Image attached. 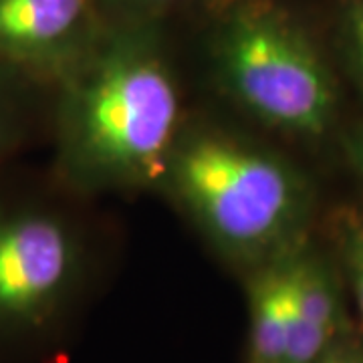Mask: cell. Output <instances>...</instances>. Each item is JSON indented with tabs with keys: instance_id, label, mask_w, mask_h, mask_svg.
Wrapping results in <instances>:
<instances>
[{
	"instance_id": "cell-11",
	"label": "cell",
	"mask_w": 363,
	"mask_h": 363,
	"mask_svg": "<svg viewBox=\"0 0 363 363\" xmlns=\"http://www.w3.org/2000/svg\"><path fill=\"white\" fill-rule=\"evenodd\" d=\"M350 150H351V156H353V160H355V166L362 169V174H363V125L353 131Z\"/></svg>"
},
{
	"instance_id": "cell-5",
	"label": "cell",
	"mask_w": 363,
	"mask_h": 363,
	"mask_svg": "<svg viewBox=\"0 0 363 363\" xmlns=\"http://www.w3.org/2000/svg\"><path fill=\"white\" fill-rule=\"evenodd\" d=\"M347 331H351V323L341 271L305 242L295 255V307L289 363H319Z\"/></svg>"
},
{
	"instance_id": "cell-12",
	"label": "cell",
	"mask_w": 363,
	"mask_h": 363,
	"mask_svg": "<svg viewBox=\"0 0 363 363\" xmlns=\"http://www.w3.org/2000/svg\"><path fill=\"white\" fill-rule=\"evenodd\" d=\"M2 143H4V123L0 119V150H2Z\"/></svg>"
},
{
	"instance_id": "cell-8",
	"label": "cell",
	"mask_w": 363,
	"mask_h": 363,
	"mask_svg": "<svg viewBox=\"0 0 363 363\" xmlns=\"http://www.w3.org/2000/svg\"><path fill=\"white\" fill-rule=\"evenodd\" d=\"M339 271L363 327V216L351 212L339 224Z\"/></svg>"
},
{
	"instance_id": "cell-7",
	"label": "cell",
	"mask_w": 363,
	"mask_h": 363,
	"mask_svg": "<svg viewBox=\"0 0 363 363\" xmlns=\"http://www.w3.org/2000/svg\"><path fill=\"white\" fill-rule=\"evenodd\" d=\"M298 248L247 272L245 363H289L293 343L295 255Z\"/></svg>"
},
{
	"instance_id": "cell-10",
	"label": "cell",
	"mask_w": 363,
	"mask_h": 363,
	"mask_svg": "<svg viewBox=\"0 0 363 363\" xmlns=\"http://www.w3.org/2000/svg\"><path fill=\"white\" fill-rule=\"evenodd\" d=\"M319 363H363V339L351 329L325 353Z\"/></svg>"
},
{
	"instance_id": "cell-4",
	"label": "cell",
	"mask_w": 363,
	"mask_h": 363,
	"mask_svg": "<svg viewBox=\"0 0 363 363\" xmlns=\"http://www.w3.org/2000/svg\"><path fill=\"white\" fill-rule=\"evenodd\" d=\"M77 245L45 214L0 218V329L28 331L51 319L77 281Z\"/></svg>"
},
{
	"instance_id": "cell-2",
	"label": "cell",
	"mask_w": 363,
	"mask_h": 363,
	"mask_svg": "<svg viewBox=\"0 0 363 363\" xmlns=\"http://www.w3.org/2000/svg\"><path fill=\"white\" fill-rule=\"evenodd\" d=\"M164 182L212 247L247 272L307 242L311 186L267 147L198 131L182 138Z\"/></svg>"
},
{
	"instance_id": "cell-3",
	"label": "cell",
	"mask_w": 363,
	"mask_h": 363,
	"mask_svg": "<svg viewBox=\"0 0 363 363\" xmlns=\"http://www.w3.org/2000/svg\"><path fill=\"white\" fill-rule=\"evenodd\" d=\"M214 69L222 89L272 130L317 140L335 121L333 73L309 37L272 6L228 14L214 40Z\"/></svg>"
},
{
	"instance_id": "cell-1",
	"label": "cell",
	"mask_w": 363,
	"mask_h": 363,
	"mask_svg": "<svg viewBox=\"0 0 363 363\" xmlns=\"http://www.w3.org/2000/svg\"><path fill=\"white\" fill-rule=\"evenodd\" d=\"M180 123V87L160 45L138 30L116 35L81 63L69 91V169L107 190L164 182Z\"/></svg>"
},
{
	"instance_id": "cell-6",
	"label": "cell",
	"mask_w": 363,
	"mask_h": 363,
	"mask_svg": "<svg viewBox=\"0 0 363 363\" xmlns=\"http://www.w3.org/2000/svg\"><path fill=\"white\" fill-rule=\"evenodd\" d=\"M89 0H0V59L49 63L77 45Z\"/></svg>"
},
{
	"instance_id": "cell-9",
	"label": "cell",
	"mask_w": 363,
	"mask_h": 363,
	"mask_svg": "<svg viewBox=\"0 0 363 363\" xmlns=\"http://www.w3.org/2000/svg\"><path fill=\"white\" fill-rule=\"evenodd\" d=\"M345 37L353 63L363 77V0H347L345 6Z\"/></svg>"
}]
</instances>
